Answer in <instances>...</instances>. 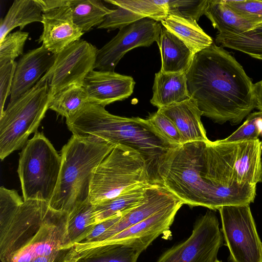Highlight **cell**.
I'll return each mask as SVG.
<instances>
[{
    "label": "cell",
    "mask_w": 262,
    "mask_h": 262,
    "mask_svg": "<svg viewBox=\"0 0 262 262\" xmlns=\"http://www.w3.org/2000/svg\"><path fill=\"white\" fill-rule=\"evenodd\" d=\"M135 82L130 76L114 71H91L83 85L89 102L103 107L129 97L133 93Z\"/></svg>",
    "instance_id": "cell-14"
},
{
    "label": "cell",
    "mask_w": 262,
    "mask_h": 262,
    "mask_svg": "<svg viewBox=\"0 0 262 262\" xmlns=\"http://www.w3.org/2000/svg\"><path fill=\"white\" fill-rule=\"evenodd\" d=\"M97 48L83 39L70 44L56 55L51 68L44 75L49 80L51 99L73 84H82L94 69Z\"/></svg>",
    "instance_id": "cell-11"
},
{
    "label": "cell",
    "mask_w": 262,
    "mask_h": 262,
    "mask_svg": "<svg viewBox=\"0 0 262 262\" xmlns=\"http://www.w3.org/2000/svg\"><path fill=\"white\" fill-rule=\"evenodd\" d=\"M160 23L184 42L195 55L213 43L212 38L204 31L196 21L168 14Z\"/></svg>",
    "instance_id": "cell-24"
},
{
    "label": "cell",
    "mask_w": 262,
    "mask_h": 262,
    "mask_svg": "<svg viewBox=\"0 0 262 262\" xmlns=\"http://www.w3.org/2000/svg\"><path fill=\"white\" fill-rule=\"evenodd\" d=\"M207 141L184 143L175 147L160 177L162 185L184 204L211 209L210 196L202 175Z\"/></svg>",
    "instance_id": "cell-6"
},
{
    "label": "cell",
    "mask_w": 262,
    "mask_h": 262,
    "mask_svg": "<svg viewBox=\"0 0 262 262\" xmlns=\"http://www.w3.org/2000/svg\"><path fill=\"white\" fill-rule=\"evenodd\" d=\"M29 33L18 30L7 34L0 41V67L12 61L23 53Z\"/></svg>",
    "instance_id": "cell-32"
},
{
    "label": "cell",
    "mask_w": 262,
    "mask_h": 262,
    "mask_svg": "<svg viewBox=\"0 0 262 262\" xmlns=\"http://www.w3.org/2000/svg\"><path fill=\"white\" fill-rule=\"evenodd\" d=\"M56 55L43 46L30 50L17 62L10 102L31 89L53 66Z\"/></svg>",
    "instance_id": "cell-16"
},
{
    "label": "cell",
    "mask_w": 262,
    "mask_h": 262,
    "mask_svg": "<svg viewBox=\"0 0 262 262\" xmlns=\"http://www.w3.org/2000/svg\"><path fill=\"white\" fill-rule=\"evenodd\" d=\"M115 146L97 137L73 135L61 149L60 174L50 207L69 214L89 200L94 171Z\"/></svg>",
    "instance_id": "cell-4"
},
{
    "label": "cell",
    "mask_w": 262,
    "mask_h": 262,
    "mask_svg": "<svg viewBox=\"0 0 262 262\" xmlns=\"http://www.w3.org/2000/svg\"><path fill=\"white\" fill-rule=\"evenodd\" d=\"M42 10L35 0H15L0 23V41L17 27L22 30L27 25L41 22Z\"/></svg>",
    "instance_id": "cell-26"
},
{
    "label": "cell",
    "mask_w": 262,
    "mask_h": 262,
    "mask_svg": "<svg viewBox=\"0 0 262 262\" xmlns=\"http://www.w3.org/2000/svg\"><path fill=\"white\" fill-rule=\"evenodd\" d=\"M104 2L126 9L142 18L161 21L168 14V1L105 0Z\"/></svg>",
    "instance_id": "cell-31"
},
{
    "label": "cell",
    "mask_w": 262,
    "mask_h": 262,
    "mask_svg": "<svg viewBox=\"0 0 262 262\" xmlns=\"http://www.w3.org/2000/svg\"><path fill=\"white\" fill-rule=\"evenodd\" d=\"M16 65L14 61L0 67V116L4 111L6 99L11 94Z\"/></svg>",
    "instance_id": "cell-38"
},
{
    "label": "cell",
    "mask_w": 262,
    "mask_h": 262,
    "mask_svg": "<svg viewBox=\"0 0 262 262\" xmlns=\"http://www.w3.org/2000/svg\"><path fill=\"white\" fill-rule=\"evenodd\" d=\"M42 9L43 13L50 10L68 6L69 0H35Z\"/></svg>",
    "instance_id": "cell-40"
},
{
    "label": "cell",
    "mask_w": 262,
    "mask_h": 262,
    "mask_svg": "<svg viewBox=\"0 0 262 262\" xmlns=\"http://www.w3.org/2000/svg\"><path fill=\"white\" fill-rule=\"evenodd\" d=\"M186 75L190 97L215 123L238 124L256 108L254 84L221 46L213 43L196 53Z\"/></svg>",
    "instance_id": "cell-1"
},
{
    "label": "cell",
    "mask_w": 262,
    "mask_h": 262,
    "mask_svg": "<svg viewBox=\"0 0 262 262\" xmlns=\"http://www.w3.org/2000/svg\"><path fill=\"white\" fill-rule=\"evenodd\" d=\"M43 31L38 42L57 55L70 44L80 40L84 32L73 21L68 6L42 13Z\"/></svg>",
    "instance_id": "cell-15"
},
{
    "label": "cell",
    "mask_w": 262,
    "mask_h": 262,
    "mask_svg": "<svg viewBox=\"0 0 262 262\" xmlns=\"http://www.w3.org/2000/svg\"><path fill=\"white\" fill-rule=\"evenodd\" d=\"M215 41L223 48L237 50L262 60V23L241 34H217Z\"/></svg>",
    "instance_id": "cell-28"
},
{
    "label": "cell",
    "mask_w": 262,
    "mask_h": 262,
    "mask_svg": "<svg viewBox=\"0 0 262 262\" xmlns=\"http://www.w3.org/2000/svg\"><path fill=\"white\" fill-rule=\"evenodd\" d=\"M184 204L178 200L144 220L122 230L102 242L77 243L69 246L75 250L97 246L115 245L126 246L142 253L172 224L178 210Z\"/></svg>",
    "instance_id": "cell-12"
},
{
    "label": "cell",
    "mask_w": 262,
    "mask_h": 262,
    "mask_svg": "<svg viewBox=\"0 0 262 262\" xmlns=\"http://www.w3.org/2000/svg\"><path fill=\"white\" fill-rule=\"evenodd\" d=\"M216 262H222V261H219V260H217L216 261Z\"/></svg>",
    "instance_id": "cell-43"
},
{
    "label": "cell",
    "mask_w": 262,
    "mask_h": 262,
    "mask_svg": "<svg viewBox=\"0 0 262 262\" xmlns=\"http://www.w3.org/2000/svg\"><path fill=\"white\" fill-rule=\"evenodd\" d=\"M226 5L241 17L262 23V1L224 0Z\"/></svg>",
    "instance_id": "cell-36"
},
{
    "label": "cell",
    "mask_w": 262,
    "mask_h": 262,
    "mask_svg": "<svg viewBox=\"0 0 262 262\" xmlns=\"http://www.w3.org/2000/svg\"><path fill=\"white\" fill-rule=\"evenodd\" d=\"M152 91L150 102L158 109L190 98L186 75L184 73H164L160 71L155 74Z\"/></svg>",
    "instance_id": "cell-20"
},
{
    "label": "cell",
    "mask_w": 262,
    "mask_h": 262,
    "mask_svg": "<svg viewBox=\"0 0 262 262\" xmlns=\"http://www.w3.org/2000/svg\"><path fill=\"white\" fill-rule=\"evenodd\" d=\"M141 253L126 246L105 245L80 250L68 248L62 258L78 262H137Z\"/></svg>",
    "instance_id": "cell-21"
},
{
    "label": "cell",
    "mask_w": 262,
    "mask_h": 262,
    "mask_svg": "<svg viewBox=\"0 0 262 262\" xmlns=\"http://www.w3.org/2000/svg\"><path fill=\"white\" fill-rule=\"evenodd\" d=\"M61 156L42 132L37 131L19 154L17 173L24 201L50 202L58 183Z\"/></svg>",
    "instance_id": "cell-7"
},
{
    "label": "cell",
    "mask_w": 262,
    "mask_h": 262,
    "mask_svg": "<svg viewBox=\"0 0 262 262\" xmlns=\"http://www.w3.org/2000/svg\"><path fill=\"white\" fill-rule=\"evenodd\" d=\"M261 146L259 139L239 142L234 168L239 183L262 182Z\"/></svg>",
    "instance_id": "cell-22"
},
{
    "label": "cell",
    "mask_w": 262,
    "mask_h": 262,
    "mask_svg": "<svg viewBox=\"0 0 262 262\" xmlns=\"http://www.w3.org/2000/svg\"><path fill=\"white\" fill-rule=\"evenodd\" d=\"M177 127L183 143L209 140L201 120L203 113L196 101L190 97L181 102L158 109Z\"/></svg>",
    "instance_id": "cell-18"
},
{
    "label": "cell",
    "mask_w": 262,
    "mask_h": 262,
    "mask_svg": "<svg viewBox=\"0 0 262 262\" xmlns=\"http://www.w3.org/2000/svg\"><path fill=\"white\" fill-rule=\"evenodd\" d=\"M147 119L170 143L175 146L183 144L180 133L174 123L159 110L150 114Z\"/></svg>",
    "instance_id": "cell-35"
},
{
    "label": "cell",
    "mask_w": 262,
    "mask_h": 262,
    "mask_svg": "<svg viewBox=\"0 0 262 262\" xmlns=\"http://www.w3.org/2000/svg\"><path fill=\"white\" fill-rule=\"evenodd\" d=\"M208 2V0H169L168 14L197 21L204 14Z\"/></svg>",
    "instance_id": "cell-34"
},
{
    "label": "cell",
    "mask_w": 262,
    "mask_h": 262,
    "mask_svg": "<svg viewBox=\"0 0 262 262\" xmlns=\"http://www.w3.org/2000/svg\"><path fill=\"white\" fill-rule=\"evenodd\" d=\"M95 225L94 205L88 200L68 214L67 231L70 245L83 241Z\"/></svg>",
    "instance_id": "cell-30"
},
{
    "label": "cell",
    "mask_w": 262,
    "mask_h": 262,
    "mask_svg": "<svg viewBox=\"0 0 262 262\" xmlns=\"http://www.w3.org/2000/svg\"><path fill=\"white\" fill-rule=\"evenodd\" d=\"M74 23L84 32L99 26L112 10L100 0H69Z\"/></svg>",
    "instance_id": "cell-27"
},
{
    "label": "cell",
    "mask_w": 262,
    "mask_h": 262,
    "mask_svg": "<svg viewBox=\"0 0 262 262\" xmlns=\"http://www.w3.org/2000/svg\"><path fill=\"white\" fill-rule=\"evenodd\" d=\"M88 102L83 85L73 84L52 97L49 108L68 119L79 113Z\"/></svg>",
    "instance_id": "cell-29"
},
{
    "label": "cell",
    "mask_w": 262,
    "mask_h": 262,
    "mask_svg": "<svg viewBox=\"0 0 262 262\" xmlns=\"http://www.w3.org/2000/svg\"><path fill=\"white\" fill-rule=\"evenodd\" d=\"M178 200L164 186L151 184L147 189V196L144 202L124 214L116 223L100 236L87 243H97L106 240L127 228L144 220Z\"/></svg>",
    "instance_id": "cell-17"
},
{
    "label": "cell",
    "mask_w": 262,
    "mask_h": 262,
    "mask_svg": "<svg viewBox=\"0 0 262 262\" xmlns=\"http://www.w3.org/2000/svg\"><path fill=\"white\" fill-rule=\"evenodd\" d=\"M223 241L218 219L208 211L196 220L187 239L167 249L156 262H216Z\"/></svg>",
    "instance_id": "cell-10"
},
{
    "label": "cell",
    "mask_w": 262,
    "mask_h": 262,
    "mask_svg": "<svg viewBox=\"0 0 262 262\" xmlns=\"http://www.w3.org/2000/svg\"><path fill=\"white\" fill-rule=\"evenodd\" d=\"M162 26L148 18H144L119 29L118 34L98 49L94 69L114 71L123 56L138 47H149L158 41Z\"/></svg>",
    "instance_id": "cell-13"
},
{
    "label": "cell",
    "mask_w": 262,
    "mask_h": 262,
    "mask_svg": "<svg viewBox=\"0 0 262 262\" xmlns=\"http://www.w3.org/2000/svg\"><path fill=\"white\" fill-rule=\"evenodd\" d=\"M262 132V112L250 113L244 123L227 138L220 140L223 143L256 140Z\"/></svg>",
    "instance_id": "cell-33"
},
{
    "label": "cell",
    "mask_w": 262,
    "mask_h": 262,
    "mask_svg": "<svg viewBox=\"0 0 262 262\" xmlns=\"http://www.w3.org/2000/svg\"><path fill=\"white\" fill-rule=\"evenodd\" d=\"M152 184L140 185L121 194L94 205L95 225L118 214H124L145 201Z\"/></svg>",
    "instance_id": "cell-25"
},
{
    "label": "cell",
    "mask_w": 262,
    "mask_h": 262,
    "mask_svg": "<svg viewBox=\"0 0 262 262\" xmlns=\"http://www.w3.org/2000/svg\"><path fill=\"white\" fill-rule=\"evenodd\" d=\"M149 184L142 156L129 147L117 145L95 169L89 201L96 205Z\"/></svg>",
    "instance_id": "cell-8"
},
{
    "label": "cell",
    "mask_w": 262,
    "mask_h": 262,
    "mask_svg": "<svg viewBox=\"0 0 262 262\" xmlns=\"http://www.w3.org/2000/svg\"><path fill=\"white\" fill-rule=\"evenodd\" d=\"M66 124L73 135L97 137L137 151L145 161L152 184L162 185L160 175L164 165L178 146L167 141L147 119L113 115L104 107L90 102L66 119Z\"/></svg>",
    "instance_id": "cell-3"
},
{
    "label": "cell",
    "mask_w": 262,
    "mask_h": 262,
    "mask_svg": "<svg viewBox=\"0 0 262 262\" xmlns=\"http://www.w3.org/2000/svg\"><path fill=\"white\" fill-rule=\"evenodd\" d=\"M219 210L230 261L262 262V242L249 204L225 206Z\"/></svg>",
    "instance_id": "cell-9"
},
{
    "label": "cell",
    "mask_w": 262,
    "mask_h": 262,
    "mask_svg": "<svg viewBox=\"0 0 262 262\" xmlns=\"http://www.w3.org/2000/svg\"><path fill=\"white\" fill-rule=\"evenodd\" d=\"M256 108L262 112V80L254 84Z\"/></svg>",
    "instance_id": "cell-41"
},
{
    "label": "cell",
    "mask_w": 262,
    "mask_h": 262,
    "mask_svg": "<svg viewBox=\"0 0 262 262\" xmlns=\"http://www.w3.org/2000/svg\"><path fill=\"white\" fill-rule=\"evenodd\" d=\"M51 100L48 78L44 75L30 90L9 102L0 116V159L23 148L37 129Z\"/></svg>",
    "instance_id": "cell-5"
},
{
    "label": "cell",
    "mask_w": 262,
    "mask_h": 262,
    "mask_svg": "<svg viewBox=\"0 0 262 262\" xmlns=\"http://www.w3.org/2000/svg\"><path fill=\"white\" fill-rule=\"evenodd\" d=\"M204 15L221 34H241L259 24L238 15L224 0H208Z\"/></svg>",
    "instance_id": "cell-23"
},
{
    "label": "cell",
    "mask_w": 262,
    "mask_h": 262,
    "mask_svg": "<svg viewBox=\"0 0 262 262\" xmlns=\"http://www.w3.org/2000/svg\"><path fill=\"white\" fill-rule=\"evenodd\" d=\"M141 19L140 16L132 11L117 7L106 16L104 21L97 28L112 31L120 29Z\"/></svg>",
    "instance_id": "cell-37"
},
{
    "label": "cell",
    "mask_w": 262,
    "mask_h": 262,
    "mask_svg": "<svg viewBox=\"0 0 262 262\" xmlns=\"http://www.w3.org/2000/svg\"><path fill=\"white\" fill-rule=\"evenodd\" d=\"M68 217V213L39 200L24 201L0 214L2 262H31L39 256L58 255L70 244Z\"/></svg>",
    "instance_id": "cell-2"
},
{
    "label": "cell",
    "mask_w": 262,
    "mask_h": 262,
    "mask_svg": "<svg viewBox=\"0 0 262 262\" xmlns=\"http://www.w3.org/2000/svg\"><path fill=\"white\" fill-rule=\"evenodd\" d=\"M58 262H78V261H70L63 259L61 257L58 260Z\"/></svg>",
    "instance_id": "cell-42"
},
{
    "label": "cell",
    "mask_w": 262,
    "mask_h": 262,
    "mask_svg": "<svg viewBox=\"0 0 262 262\" xmlns=\"http://www.w3.org/2000/svg\"><path fill=\"white\" fill-rule=\"evenodd\" d=\"M157 42L161 56L160 71L164 73L186 74L195 54L185 43L163 26Z\"/></svg>",
    "instance_id": "cell-19"
},
{
    "label": "cell",
    "mask_w": 262,
    "mask_h": 262,
    "mask_svg": "<svg viewBox=\"0 0 262 262\" xmlns=\"http://www.w3.org/2000/svg\"><path fill=\"white\" fill-rule=\"evenodd\" d=\"M123 215L118 214L96 224L84 239L81 242H90L97 238L116 223Z\"/></svg>",
    "instance_id": "cell-39"
}]
</instances>
